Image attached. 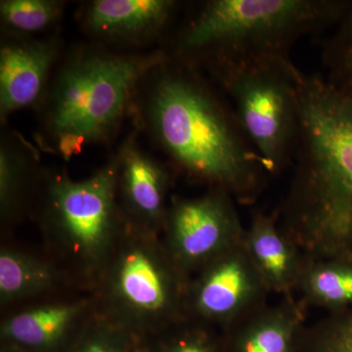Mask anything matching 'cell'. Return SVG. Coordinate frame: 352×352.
<instances>
[{
    "label": "cell",
    "instance_id": "cell-19",
    "mask_svg": "<svg viewBox=\"0 0 352 352\" xmlns=\"http://www.w3.org/2000/svg\"><path fill=\"white\" fill-rule=\"evenodd\" d=\"M309 300L328 307H352V261L336 259L315 263L300 278Z\"/></svg>",
    "mask_w": 352,
    "mask_h": 352
},
{
    "label": "cell",
    "instance_id": "cell-1",
    "mask_svg": "<svg viewBox=\"0 0 352 352\" xmlns=\"http://www.w3.org/2000/svg\"><path fill=\"white\" fill-rule=\"evenodd\" d=\"M157 73L147 118L164 152L178 168L212 188L243 201L254 198L267 170L232 106L184 60L170 64L168 59Z\"/></svg>",
    "mask_w": 352,
    "mask_h": 352
},
{
    "label": "cell",
    "instance_id": "cell-18",
    "mask_svg": "<svg viewBox=\"0 0 352 352\" xmlns=\"http://www.w3.org/2000/svg\"><path fill=\"white\" fill-rule=\"evenodd\" d=\"M298 316L293 308H278L258 314L238 340V352H292Z\"/></svg>",
    "mask_w": 352,
    "mask_h": 352
},
{
    "label": "cell",
    "instance_id": "cell-5",
    "mask_svg": "<svg viewBox=\"0 0 352 352\" xmlns=\"http://www.w3.org/2000/svg\"><path fill=\"white\" fill-rule=\"evenodd\" d=\"M190 280L161 235L127 221L89 293L99 312L147 337L188 317Z\"/></svg>",
    "mask_w": 352,
    "mask_h": 352
},
{
    "label": "cell",
    "instance_id": "cell-11",
    "mask_svg": "<svg viewBox=\"0 0 352 352\" xmlns=\"http://www.w3.org/2000/svg\"><path fill=\"white\" fill-rule=\"evenodd\" d=\"M95 309L89 292L74 289L13 308L2 318L1 336L16 346L46 351L80 332Z\"/></svg>",
    "mask_w": 352,
    "mask_h": 352
},
{
    "label": "cell",
    "instance_id": "cell-23",
    "mask_svg": "<svg viewBox=\"0 0 352 352\" xmlns=\"http://www.w3.org/2000/svg\"><path fill=\"white\" fill-rule=\"evenodd\" d=\"M166 352H214L203 332L194 331L175 340Z\"/></svg>",
    "mask_w": 352,
    "mask_h": 352
},
{
    "label": "cell",
    "instance_id": "cell-8",
    "mask_svg": "<svg viewBox=\"0 0 352 352\" xmlns=\"http://www.w3.org/2000/svg\"><path fill=\"white\" fill-rule=\"evenodd\" d=\"M245 231L228 192L212 188L197 198H173L162 239L190 277L224 252L242 244Z\"/></svg>",
    "mask_w": 352,
    "mask_h": 352
},
{
    "label": "cell",
    "instance_id": "cell-21",
    "mask_svg": "<svg viewBox=\"0 0 352 352\" xmlns=\"http://www.w3.org/2000/svg\"><path fill=\"white\" fill-rule=\"evenodd\" d=\"M339 31L324 50L329 71L327 82L339 88H352V3L342 16Z\"/></svg>",
    "mask_w": 352,
    "mask_h": 352
},
{
    "label": "cell",
    "instance_id": "cell-16",
    "mask_svg": "<svg viewBox=\"0 0 352 352\" xmlns=\"http://www.w3.org/2000/svg\"><path fill=\"white\" fill-rule=\"evenodd\" d=\"M243 245L266 288L287 291L300 281L305 270L298 250L272 217L256 214Z\"/></svg>",
    "mask_w": 352,
    "mask_h": 352
},
{
    "label": "cell",
    "instance_id": "cell-7",
    "mask_svg": "<svg viewBox=\"0 0 352 352\" xmlns=\"http://www.w3.org/2000/svg\"><path fill=\"white\" fill-rule=\"evenodd\" d=\"M285 215L296 236L323 254L344 252L352 238V194L302 139Z\"/></svg>",
    "mask_w": 352,
    "mask_h": 352
},
{
    "label": "cell",
    "instance_id": "cell-17",
    "mask_svg": "<svg viewBox=\"0 0 352 352\" xmlns=\"http://www.w3.org/2000/svg\"><path fill=\"white\" fill-rule=\"evenodd\" d=\"M34 170L27 152L8 138L0 145V214L6 226L20 219L28 206Z\"/></svg>",
    "mask_w": 352,
    "mask_h": 352
},
{
    "label": "cell",
    "instance_id": "cell-9",
    "mask_svg": "<svg viewBox=\"0 0 352 352\" xmlns=\"http://www.w3.org/2000/svg\"><path fill=\"white\" fill-rule=\"evenodd\" d=\"M300 138L318 153L352 194V88L320 76L298 78Z\"/></svg>",
    "mask_w": 352,
    "mask_h": 352
},
{
    "label": "cell",
    "instance_id": "cell-12",
    "mask_svg": "<svg viewBox=\"0 0 352 352\" xmlns=\"http://www.w3.org/2000/svg\"><path fill=\"white\" fill-rule=\"evenodd\" d=\"M118 157V198L127 221L162 236L168 214L170 173L132 133Z\"/></svg>",
    "mask_w": 352,
    "mask_h": 352
},
{
    "label": "cell",
    "instance_id": "cell-20",
    "mask_svg": "<svg viewBox=\"0 0 352 352\" xmlns=\"http://www.w3.org/2000/svg\"><path fill=\"white\" fill-rule=\"evenodd\" d=\"M65 2L58 0H2L0 18L6 30L31 34L56 24L63 14Z\"/></svg>",
    "mask_w": 352,
    "mask_h": 352
},
{
    "label": "cell",
    "instance_id": "cell-10",
    "mask_svg": "<svg viewBox=\"0 0 352 352\" xmlns=\"http://www.w3.org/2000/svg\"><path fill=\"white\" fill-rule=\"evenodd\" d=\"M264 289L242 243L191 278L187 315L201 323H230L256 302Z\"/></svg>",
    "mask_w": 352,
    "mask_h": 352
},
{
    "label": "cell",
    "instance_id": "cell-15",
    "mask_svg": "<svg viewBox=\"0 0 352 352\" xmlns=\"http://www.w3.org/2000/svg\"><path fill=\"white\" fill-rule=\"evenodd\" d=\"M175 8L171 0H95L85 6L82 25L97 38L138 43L161 32Z\"/></svg>",
    "mask_w": 352,
    "mask_h": 352
},
{
    "label": "cell",
    "instance_id": "cell-14",
    "mask_svg": "<svg viewBox=\"0 0 352 352\" xmlns=\"http://www.w3.org/2000/svg\"><path fill=\"white\" fill-rule=\"evenodd\" d=\"M80 289L47 254L4 244L0 249V305L22 307L50 296ZM83 291V289H82Z\"/></svg>",
    "mask_w": 352,
    "mask_h": 352
},
{
    "label": "cell",
    "instance_id": "cell-4",
    "mask_svg": "<svg viewBox=\"0 0 352 352\" xmlns=\"http://www.w3.org/2000/svg\"><path fill=\"white\" fill-rule=\"evenodd\" d=\"M38 224L46 254L89 292L126 228L118 198V157L82 180L66 173L43 182Z\"/></svg>",
    "mask_w": 352,
    "mask_h": 352
},
{
    "label": "cell",
    "instance_id": "cell-2",
    "mask_svg": "<svg viewBox=\"0 0 352 352\" xmlns=\"http://www.w3.org/2000/svg\"><path fill=\"white\" fill-rule=\"evenodd\" d=\"M351 2L336 0H212L180 32V59L195 64L291 59L303 36L340 22Z\"/></svg>",
    "mask_w": 352,
    "mask_h": 352
},
{
    "label": "cell",
    "instance_id": "cell-6",
    "mask_svg": "<svg viewBox=\"0 0 352 352\" xmlns=\"http://www.w3.org/2000/svg\"><path fill=\"white\" fill-rule=\"evenodd\" d=\"M208 67L231 99L234 113L267 173L281 170L295 157L300 140V69L291 59Z\"/></svg>",
    "mask_w": 352,
    "mask_h": 352
},
{
    "label": "cell",
    "instance_id": "cell-24",
    "mask_svg": "<svg viewBox=\"0 0 352 352\" xmlns=\"http://www.w3.org/2000/svg\"><path fill=\"white\" fill-rule=\"evenodd\" d=\"M129 352H148V351H146L145 347L135 346L134 347H132V349H131V351H129Z\"/></svg>",
    "mask_w": 352,
    "mask_h": 352
},
{
    "label": "cell",
    "instance_id": "cell-3",
    "mask_svg": "<svg viewBox=\"0 0 352 352\" xmlns=\"http://www.w3.org/2000/svg\"><path fill=\"white\" fill-rule=\"evenodd\" d=\"M164 52L71 58L51 85L43 113L46 141L65 159L105 142L131 111L139 82L168 60Z\"/></svg>",
    "mask_w": 352,
    "mask_h": 352
},
{
    "label": "cell",
    "instance_id": "cell-13",
    "mask_svg": "<svg viewBox=\"0 0 352 352\" xmlns=\"http://www.w3.org/2000/svg\"><path fill=\"white\" fill-rule=\"evenodd\" d=\"M59 43L55 38L10 41L0 50V116L34 105L43 96Z\"/></svg>",
    "mask_w": 352,
    "mask_h": 352
},
{
    "label": "cell",
    "instance_id": "cell-22",
    "mask_svg": "<svg viewBox=\"0 0 352 352\" xmlns=\"http://www.w3.org/2000/svg\"><path fill=\"white\" fill-rule=\"evenodd\" d=\"M316 352H352V318L329 331L319 342Z\"/></svg>",
    "mask_w": 352,
    "mask_h": 352
}]
</instances>
